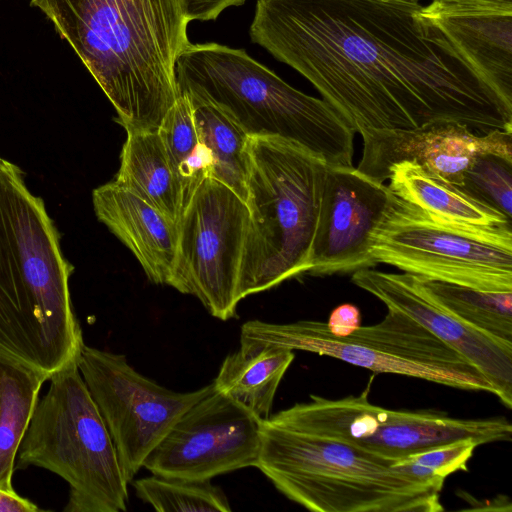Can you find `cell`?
Returning <instances> with one entry per match:
<instances>
[{
    "instance_id": "obj_7",
    "label": "cell",
    "mask_w": 512,
    "mask_h": 512,
    "mask_svg": "<svg viewBox=\"0 0 512 512\" xmlns=\"http://www.w3.org/2000/svg\"><path fill=\"white\" fill-rule=\"evenodd\" d=\"M21 441L15 468L47 469L69 485L65 512H123L128 482L77 363L51 376Z\"/></svg>"
},
{
    "instance_id": "obj_4",
    "label": "cell",
    "mask_w": 512,
    "mask_h": 512,
    "mask_svg": "<svg viewBox=\"0 0 512 512\" xmlns=\"http://www.w3.org/2000/svg\"><path fill=\"white\" fill-rule=\"evenodd\" d=\"M256 467L315 512H439L444 480L357 446L260 421Z\"/></svg>"
},
{
    "instance_id": "obj_8",
    "label": "cell",
    "mask_w": 512,
    "mask_h": 512,
    "mask_svg": "<svg viewBox=\"0 0 512 512\" xmlns=\"http://www.w3.org/2000/svg\"><path fill=\"white\" fill-rule=\"evenodd\" d=\"M280 347L330 356L376 373L419 378L452 388L495 395L487 378L465 357L409 316L387 309L378 323L348 336L331 333L326 322L300 320L275 324L244 323L239 350Z\"/></svg>"
},
{
    "instance_id": "obj_22",
    "label": "cell",
    "mask_w": 512,
    "mask_h": 512,
    "mask_svg": "<svg viewBox=\"0 0 512 512\" xmlns=\"http://www.w3.org/2000/svg\"><path fill=\"white\" fill-rule=\"evenodd\" d=\"M188 98L192 105L198 137L208 155L209 177L228 186L246 201L250 136L217 106L196 98Z\"/></svg>"
},
{
    "instance_id": "obj_16",
    "label": "cell",
    "mask_w": 512,
    "mask_h": 512,
    "mask_svg": "<svg viewBox=\"0 0 512 512\" xmlns=\"http://www.w3.org/2000/svg\"><path fill=\"white\" fill-rule=\"evenodd\" d=\"M358 170L384 182L394 164H418L458 186L473 158L493 152L512 157V131L478 133L454 122L430 123L409 130H368Z\"/></svg>"
},
{
    "instance_id": "obj_9",
    "label": "cell",
    "mask_w": 512,
    "mask_h": 512,
    "mask_svg": "<svg viewBox=\"0 0 512 512\" xmlns=\"http://www.w3.org/2000/svg\"><path fill=\"white\" fill-rule=\"evenodd\" d=\"M371 255L420 279L481 291H512V226L452 223L393 193L374 228Z\"/></svg>"
},
{
    "instance_id": "obj_25",
    "label": "cell",
    "mask_w": 512,
    "mask_h": 512,
    "mask_svg": "<svg viewBox=\"0 0 512 512\" xmlns=\"http://www.w3.org/2000/svg\"><path fill=\"white\" fill-rule=\"evenodd\" d=\"M158 134L181 186L185 209L201 182L209 176L208 155L198 137L192 105L186 95H179L162 120Z\"/></svg>"
},
{
    "instance_id": "obj_32",
    "label": "cell",
    "mask_w": 512,
    "mask_h": 512,
    "mask_svg": "<svg viewBox=\"0 0 512 512\" xmlns=\"http://www.w3.org/2000/svg\"><path fill=\"white\" fill-rule=\"evenodd\" d=\"M39 510L36 504L19 496L15 491L0 489V512H37Z\"/></svg>"
},
{
    "instance_id": "obj_24",
    "label": "cell",
    "mask_w": 512,
    "mask_h": 512,
    "mask_svg": "<svg viewBox=\"0 0 512 512\" xmlns=\"http://www.w3.org/2000/svg\"><path fill=\"white\" fill-rule=\"evenodd\" d=\"M418 280L441 307L464 323L512 342V291L489 292L441 281Z\"/></svg>"
},
{
    "instance_id": "obj_27",
    "label": "cell",
    "mask_w": 512,
    "mask_h": 512,
    "mask_svg": "<svg viewBox=\"0 0 512 512\" xmlns=\"http://www.w3.org/2000/svg\"><path fill=\"white\" fill-rule=\"evenodd\" d=\"M457 187L512 219V157L493 152L476 155Z\"/></svg>"
},
{
    "instance_id": "obj_26",
    "label": "cell",
    "mask_w": 512,
    "mask_h": 512,
    "mask_svg": "<svg viewBox=\"0 0 512 512\" xmlns=\"http://www.w3.org/2000/svg\"><path fill=\"white\" fill-rule=\"evenodd\" d=\"M131 484L136 496L159 512L231 511L227 496L211 480H188L152 474L133 479Z\"/></svg>"
},
{
    "instance_id": "obj_20",
    "label": "cell",
    "mask_w": 512,
    "mask_h": 512,
    "mask_svg": "<svg viewBox=\"0 0 512 512\" xmlns=\"http://www.w3.org/2000/svg\"><path fill=\"white\" fill-rule=\"evenodd\" d=\"M114 184L149 203L176 224L184 207L181 186L158 131H126Z\"/></svg>"
},
{
    "instance_id": "obj_17",
    "label": "cell",
    "mask_w": 512,
    "mask_h": 512,
    "mask_svg": "<svg viewBox=\"0 0 512 512\" xmlns=\"http://www.w3.org/2000/svg\"><path fill=\"white\" fill-rule=\"evenodd\" d=\"M92 202L97 219L134 254L148 279L169 285L178 224L113 181L95 188Z\"/></svg>"
},
{
    "instance_id": "obj_11",
    "label": "cell",
    "mask_w": 512,
    "mask_h": 512,
    "mask_svg": "<svg viewBox=\"0 0 512 512\" xmlns=\"http://www.w3.org/2000/svg\"><path fill=\"white\" fill-rule=\"evenodd\" d=\"M248 224L246 201L223 183L205 177L178 223L169 286L198 298L215 318L234 317Z\"/></svg>"
},
{
    "instance_id": "obj_6",
    "label": "cell",
    "mask_w": 512,
    "mask_h": 512,
    "mask_svg": "<svg viewBox=\"0 0 512 512\" xmlns=\"http://www.w3.org/2000/svg\"><path fill=\"white\" fill-rule=\"evenodd\" d=\"M249 224L237 296L271 289L309 270L327 163L278 137L248 142Z\"/></svg>"
},
{
    "instance_id": "obj_29",
    "label": "cell",
    "mask_w": 512,
    "mask_h": 512,
    "mask_svg": "<svg viewBox=\"0 0 512 512\" xmlns=\"http://www.w3.org/2000/svg\"><path fill=\"white\" fill-rule=\"evenodd\" d=\"M246 0H182L184 13L188 21L214 20L228 7L240 6Z\"/></svg>"
},
{
    "instance_id": "obj_21",
    "label": "cell",
    "mask_w": 512,
    "mask_h": 512,
    "mask_svg": "<svg viewBox=\"0 0 512 512\" xmlns=\"http://www.w3.org/2000/svg\"><path fill=\"white\" fill-rule=\"evenodd\" d=\"M294 357V351L280 347L248 353L238 349L222 362L213 387L259 421L265 420L271 415L277 389Z\"/></svg>"
},
{
    "instance_id": "obj_15",
    "label": "cell",
    "mask_w": 512,
    "mask_h": 512,
    "mask_svg": "<svg viewBox=\"0 0 512 512\" xmlns=\"http://www.w3.org/2000/svg\"><path fill=\"white\" fill-rule=\"evenodd\" d=\"M351 280L387 309L409 316L460 353L487 378L499 400L512 407V342L486 334L446 311L414 275L372 267L353 272Z\"/></svg>"
},
{
    "instance_id": "obj_3",
    "label": "cell",
    "mask_w": 512,
    "mask_h": 512,
    "mask_svg": "<svg viewBox=\"0 0 512 512\" xmlns=\"http://www.w3.org/2000/svg\"><path fill=\"white\" fill-rule=\"evenodd\" d=\"M77 53L126 131H158L190 44L182 0H31Z\"/></svg>"
},
{
    "instance_id": "obj_31",
    "label": "cell",
    "mask_w": 512,
    "mask_h": 512,
    "mask_svg": "<svg viewBox=\"0 0 512 512\" xmlns=\"http://www.w3.org/2000/svg\"><path fill=\"white\" fill-rule=\"evenodd\" d=\"M432 3L451 9L512 12V0H432Z\"/></svg>"
},
{
    "instance_id": "obj_5",
    "label": "cell",
    "mask_w": 512,
    "mask_h": 512,
    "mask_svg": "<svg viewBox=\"0 0 512 512\" xmlns=\"http://www.w3.org/2000/svg\"><path fill=\"white\" fill-rule=\"evenodd\" d=\"M179 95L209 102L252 136L278 137L353 166L354 132L325 100L293 88L245 50L190 43L176 66Z\"/></svg>"
},
{
    "instance_id": "obj_2",
    "label": "cell",
    "mask_w": 512,
    "mask_h": 512,
    "mask_svg": "<svg viewBox=\"0 0 512 512\" xmlns=\"http://www.w3.org/2000/svg\"><path fill=\"white\" fill-rule=\"evenodd\" d=\"M61 235L25 174L0 166V359L25 366L46 381L77 363L84 345L74 313Z\"/></svg>"
},
{
    "instance_id": "obj_12",
    "label": "cell",
    "mask_w": 512,
    "mask_h": 512,
    "mask_svg": "<svg viewBox=\"0 0 512 512\" xmlns=\"http://www.w3.org/2000/svg\"><path fill=\"white\" fill-rule=\"evenodd\" d=\"M77 366L128 483L181 415L213 390L212 383L191 392L169 390L137 372L125 355L85 344Z\"/></svg>"
},
{
    "instance_id": "obj_18",
    "label": "cell",
    "mask_w": 512,
    "mask_h": 512,
    "mask_svg": "<svg viewBox=\"0 0 512 512\" xmlns=\"http://www.w3.org/2000/svg\"><path fill=\"white\" fill-rule=\"evenodd\" d=\"M477 72L512 103V12L423 6Z\"/></svg>"
},
{
    "instance_id": "obj_28",
    "label": "cell",
    "mask_w": 512,
    "mask_h": 512,
    "mask_svg": "<svg viewBox=\"0 0 512 512\" xmlns=\"http://www.w3.org/2000/svg\"><path fill=\"white\" fill-rule=\"evenodd\" d=\"M478 446L472 439L458 440L410 455L397 463L412 464L445 479L458 471H467V463Z\"/></svg>"
},
{
    "instance_id": "obj_13",
    "label": "cell",
    "mask_w": 512,
    "mask_h": 512,
    "mask_svg": "<svg viewBox=\"0 0 512 512\" xmlns=\"http://www.w3.org/2000/svg\"><path fill=\"white\" fill-rule=\"evenodd\" d=\"M260 421L213 390L174 423L144 461L152 474L188 480L256 467Z\"/></svg>"
},
{
    "instance_id": "obj_10",
    "label": "cell",
    "mask_w": 512,
    "mask_h": 512,
    "mask_svg": "<svg viewBox=\"0 0 512 512\" xmlns=\"http://www.w3.org/2000/svg\"><path fill=\"white\" fill-rule=\"evenodd\" d=\"M366 394L340 399L311 395L308 402L270 417L286 427L395 460L463 439L482 445L512 438L505 417L463 419L432 410H391L370 403Z\"/></svg>"
},
{
    "instance_id": "obj_14",
    "label": "cell",
    "mask_w": 512,
    "mask_h": 512,
    "mask_svg": "<svg viewBox=\"0 0 512 512\" xmlns=\"http://www.w3.org/2000/svg\"><path fill=\"white\" fill-rule=\"evenodd\" d=\"M393 192L354 166L327 165L308 274L325 276L377 265L371 234Z\"/></svg>"
},
{
    "instance_id": "obj_23",
    "label": "cell",
    "mask_w": 512,
    "mask_h": 512,
    "mask_svg": "<svg viewBox=\"0 0 512 512\" xmlns=\"http://www.w3.org/2000/svg\"><path fill=\"white\" fill-rule=\"evenodd\" d=\"M46 379L20 364L0 359V489L14 492L12 476L21 441Z\"/></svg>"
},
{
    "instance_id": "obj_30",
    "label": "cell",
    "mask_w": 512,
    "mask_h": 512,
    "mask_svg": "<svg viewBox=\"0 0 512 512\" xmlns=\"http://www.w3.org/2000/svg\"><path fill=\"white\" fill-rule=\"evenodd\" d=\"M326 324L332 334L348 336L361 326L360 310L353 304H341L333 309Z\"/></svg>"
},
{
    "instance_id": "obj_1",
    "label": "cell",
    "mask_w": 512,
    "mask_h": 512,
    "mask_svg": "<svg viewBox=\"0 0 512 512\" xmlns=\"http://www.w3.org/2000/svg\"><path fill=\"white\" fill-rule=\"evenodd\" d=\"M422 8L416 0H257L249 32L354 133L437 122L512 131V103Z\"/></svg>"
},
{
    "instance_id": "obj_19",
    "label": "cell",
    "mask_w": 512,
    "mask_h": 512,
    "mask_svg": "<svg viewBox=\"0 0 512 512\" xmlns=\"http://www.w3.org/2000/svg\"><path fill=\"white\" fill-rule=\"evenodd\" d=\"M387 180L396 196L443 220L477 227L512 226V219L418 164H394L388 170Z\"/></svg>"
},
{
    "instance_id": "obj_33",
    "label": "cell",
    "mask_w": 512,
    "mask_h": 512,
    "mask_svg": "<svg viewBox=\"0 0 512 512\" xmlns=\"http://www.w3.org/2000/svg\"><path fill=\"white\" fill-rule=\"evenodd\" d=\"M3 161H4V158H2V157L0 156V166L2 165Z\"/></svg>"
}]
</instances>
